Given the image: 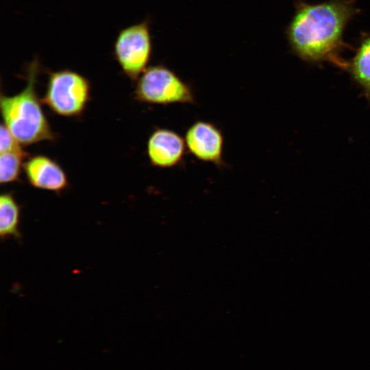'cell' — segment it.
<instances>
[{"label": "cell", "mask_w": 370, "mask_h": 370, "mask_svg": "<svg viewBox=\"0 0 370 370\" xmlns=\"http://www.w3.org/2000/svg\"><path fill=\"white\" fill-rule=\"evenodd\" d=\"M356 0H328L310 3H295L294 14L285 36L291 51L313 64L331 62L344 69L341 53L350 46L343 40L349 23L359 14Z\"/></svg>", "instance_id": "6da1fadb"}, {"label": "cell", "mask_w": 370, "mask_h": 370, "mask_svg": "<svg viewBox=\"0 0 370 370\" xmlns=\"http://www.w3.org/2000/svg\"><path fill=\"white\" fill-rule=\"evenodd\" d=\"M40 71V61L35 58L26 66L27 83L23 90L11 96L1 94L3 123L23 146L56 138L36 92Z\"/></svg>", "instance_id": "7a4b0ae2"}, {"label": "cell", "mask_w": 370, "mask_h": 370, "mask_svg": "<svg viewBox=\"0 0 370 370\" xmlns=\"http://www.w3.org/2000/svg\"><path fill=\"white\" fill-rule=\"evenodd\" d=\"M134 97L139 102L153 105L195 103L190 84L161 64L148 66L140 75L136 81Z\"/></svg>", "instance_id": "3957f363"}, {"label": "cell", "mask_w": 370, "mask_h": 370, "mask_svg": "<svg viewBox=\"0 0 370 370\" xmlns=\"http://www.w3.org/2000/svg\"><path fill=\"white\" fill-rule=\"evenodd\" d=\"M89 80L75 71L64 69L49 71L44 97L41 99L54 114L77 117L83 114L90 99Z\"/></svg>", "instance_id": "277c9868"}, {"label": "cell", "mask_w": 370, "mask_h": 370, "mask_svg": "<svg viewBox=\"0 0 370 370\" xmlns=\"http://www.w3.org/2000/svg\"><path fill=\"white\" fill-rule=\"evenodd\" d=\"M152 50L149 18L121 29L113 45L114 60L125 75L133 82L148 68Z\"/></svg>", "instance_id": "5b68a950"}, {"label": "cell", "mask_w": 370, "mask_h": 370, "mask_svg": "<svg viewBox=\"0 0 370 370\" xmlns=\"http://www.w3.org/2000/svg\"><path fill=\"white\" fill-rule=\"evenodd\" d=\"M184 140L186 150L196 159L224 167V136L214 123L197 121L186 130Z\"/></svg>", "instance_id": "8992f818"}, {"label": "cell", "mask_w": 370, "mask_h": 370, "mask_svg": "<svg viewBox=\"0 0 370 370\" xmlns=\"http://www.w3.org/2000/svg\"><path fill=\"white\" fill-rule=\"evenodd\" d=\"M146 149L152 166L169 169L182 164L186 147L184 138L177 132L168 128L156 127L148 138Z\"/></svg>", "instance_id": "52a82bcc"}, {"label": "cell", "mask_w": 370, "mask_h": 370, "mask_svg": "<svg viewBox=\"0 0 370 370\" xmlns=\"http://www.w3.org/2000/svg\"><path fill=\"white\" fill-rule=\"evenodd\" d=\"M23 169L27 180L34 188L60 193L69 186L64 169L47 156L34 155L27 158Z\"/></svg>", "instance_id": "ba28073f"}, {"label": "cell", "mask_w": 370, "mask_h": 370, "mask_svg": "<svg viewBox=\"0 0 370 370\" xmlns=\"http://www.w3.org/2000/svg\"><path fill=\"white\" fill-rule=\"evenodd\" d=\"M344 69L370 101V33L360 34L354 55Z\"/></svg>", "instance_id": "9c48e42d"}, {"label": "cell", "mask_w": 370, "mask_h": 370, "mask_svg": "<svg viewBox=\"0 0 370 370\" xmlns=\"http://www.w3.org/2000/svg\"><path fill=\"white\" fill-rule=\"evenodd\" d=\"M21 207L11 192L0 196V236L1 241L13 238L21 241L19 229Z\"/></svg>", "instance_id": "30bf717a"}, {"label": "cell", "mask_w": 370, "mask_h": 370, "mask_svg": "<svg viewBox=\"0 0 370 370\" xmlns=\"http://www.w3.org/2000/svg\"><path fill=\"white\" fill-rule=\"evenodd\" d=\"M27 153L24 149L1 152L0 154V182L8 184L19 180Z\"/></svg>", "instance_id": "8fae6325"}, {"label": "cell", "mask_w": 370, "mask_h": 370, "mask_svg": "<svg viewBox=\"0 0 370 370\" xmlns=\"http://www.w3.org/2000/svg\"><path fill=\"white\" fill-rule=\"evenodd\" d=\"M21 145L6 126L1 123L0 130V153L23 149Z\"/></svg>", "instance_id": "7c38bea8"}]
</instances>
